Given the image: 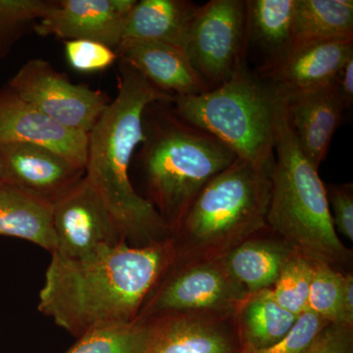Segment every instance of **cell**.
<instances>
[{
	"label": "cell",
	"instance_id": "obj_15",
	"mask_svg": "<svg viewBox=\"0 0 353 353\" xmlns=\"http://www.w3.org/2000/svg\"><path fill=\"white\" fill-rule=\"evenodd\" d=\"M3 182L54 203L85 176V169L43 146L0 145Z\"/></svg>",
	"mask_w": 353,
	"mask_h": 353
},
{
	"label": "cell",
	"instance_id": "obj_23",
	"mask_svg": "<svg viewBox=\"0 0 353 353\" xmlns=\"http://www.w3.org/2000/svg\"><path fill=\"white\" fill-rule=\"evenodd\" d=\"M299 316L281 307L269 289L250 294L234 313L245 352L276 345L289 333Z\"/></svg>",
	"mask_w": 353,
	"mask_h": 353
},
{
	"label": "cell",
	"instance_id": "obj_9",
	"mask_svg": "<svg viewBox=\"0 0 353 353\" xmlns=\"http://www.w3.org/2000/svg\"><path fill=\"white\" fill-rule=\"evenodd\" d=\"M185 53L209 90L228 80L246 60L243 0H211L201 6Z\"/></svg>",
	"mask_w": 353,
	"mask_h": 353
},
{
	"label": "cell",
	"instance_id": "obj_3",
	"mask_svg": "<svg viewBox=\"0 0 353 353\" xmlns=\"http://www.w3.org/2000/svg\"><path fill=\"white\" fill-rule=\"evenodd\" d=\"M143 131L139 161L148 201L173 236L199 192L238 157L219 139L181 119L167 102L148 106Z\"/></svg>",
	"mask_w": 353,
	"mask_h": 353
},
{
	"label": "cell",
	"instance_id": "obj_7",
	"mask_svg": "<svg viewBox=\"0 0 353 353\" xmlns=\"http://www.w3.org/2000/svg\"><path fill=\"white\" fill-rule=\"evenodd\" d=\"M248 296L227 270L222 257L173 263L146 299L138 320L174 312L231 314Z\"/></svg>",
	"mask_w": 353,
	"mask_h": 353
},
{
	"label": "cell",
	"instance_id": "obj_5",
	"mask_svg": "<svg viewBox=\"0 0 353 353\" xmlns=\"http://www.w3.org/2000/svg\"><path fill=\"white\" fill-rule=\"evenodd\" d=\"M270 172L241 158L199 192L173 234L174 263L220 259L267 229Z\"/></svg>",
	"mask_w": 353,
	"mask_h": 353
},
{
	"label": "cell",
	"instance_id": "obj_30",
	"mask_svg": "<svg viewBox=\"0 0 353 353\" xmlns=\"http://www.w3.org/2000/svg\"><path fill=\"white\" fill-rule=\"evenodd\" d=\"M327 190L330 212L334 229L353 241V190L352 183L331 185Z\"/></svg>",
	"mask_w": 353,
	"mask_h": 353
},
{
	"label": "cell",
	"instance_id": "obj_6",
	"mask_svg": "<svg viewBox=\"0 0 353 353\" xmlns=\"http://www.w3.org/2000/svg\"><path fill=\"white\" fill-rule=\"evenodd\" d=\"M282 97L243 61L232 76L196 95L175 97L174 112L219 139L236 155L271 171Z\"/></svg>",
	"mask_w": 353,
	"mask_h": 353
},
{
	"label": "cell",
	"instance_id": "obj_18",
	"mask_svg": "<svg viewBox=\"0 0 353 353\" xmlns=\"http://www.w3.org/2000/svg\"><path fill=\"white\" fill-rule=\"evenodd\" d=\"M201 6L187 0H141L128 16L122 41H159L185 52ZM121 44V43H120Z\"/></svg>",
	"mask_w": 353,
	"mask_h": 353
},
{
	"label": "cell",
	"instance_id": "obj_16",
	"mask_svg": "<svg viewBox=\"0 0 353 353\" xmlns=\"http://www.w3.org/2000/svg\"><path fill=\"white\" fill-rule=\"evenodd\" d=\"M116 52L165 94L190 97L209 90L187 53L176 46L159 41H123Z\"/></svg>",
	"mask_w": 353,
	"mask_h": 353
},
{
	"label": "cell",
	"instance_id": "obj_22",
	"mask_svg": "<svg viewBox=\"0 0 353 353\" xmlns=\"http://www.w3.org/2000/svg\"><path fill=\"white\" fill-rule=\"evenodd\" d=\"M296 0H248L246 50L250 44L265 54V64L289 53Z\"/></svg>",
	"mask_w": 353,
	"mask_h": 353
},
{
	"label": "cell",
	"instance_id": "obj_10",
	"mask_svg": "<svg viewBox=\"0 0 353 353\" xmlns=\"http://www.w3.org/2000/svg\"><path fill=\"white\" fill-rule=\"evenodd\" d=\"M53 231L52 253L68 259H85L125 241L108 206L85 176L53 203Z\"/></svg>",
	"mask_w": 353,
	"mask_h": 353
},
{
	"label": "cell",
	"instance_id": "obj_32",
	"mask_svg": "<svg viewBox=\"0 0 353 353\" xmlns=\"http://www.w3.org/2000/svg\"><path fill=\"white\" fill-rule=\"evenodd\" d=\"M334 83L345 106L350 109L353 103V57L343 65L334 78Z\"/></svg>",
	"mask_w": 353,
	"mask_h": 353
},
{
	"label": "cell",
	"instance_id": "obj_25",
	"mask_svg": "<svg viewBox=\"0 0 353 353\" xmlns=\"http://www.w3.org/2000/svg\"><path fill=\"white\" fill-rule=\"evenodd\" d=\"M314 262V259L296 252L285 265L275 284L269 289L272 299L292 314L299 316L307 310Z\"/></svg>",
	"mask_w": 353,
	"mask_h": 353
},
{
	"label": "cell",
	"instance_id": "obj_27",
	"mask_svg": "<svg viewBox=\"0 0 353 353\" xmlns=\"http://www.w3.org/2000/svg\"><path fill=\"white\" fill-rule=\"evenodd\" d=\"M345 274L334 270L326 262H314L312 282L309 290L307 310L331 324L340 325L341 294Z\"/></svg>",
	"mask_w": 353,
	"mask_h": 353
},
{
	"label": "cell",
	"instance_id": "obj_34",
	"mask_svg": "<svg viewBox=\"0 0 353 353\" xmlns=\"http://www.w3.org/2000/svg\"><path fill=\"white\" fill-rule=\"evenodd\" d=\"M3 170H2L1 162H0V187L3 185Z\"/></svg>",
	"mask_w": 353,
	"mask_h": 353
},
{
	"label": "cell",
	"instance_id": "obj_20",
	"mask_svg": "<svg viewBox=\"0 0 353 353\" xmlns=\"http://www.w3.org/2000/svg\"><path fill=\"white\" fill-rule=\"evenodd\" d=\"M0 236L28 241L52 253L53 202L3 183L0 187Z\"/></svg>",
	"mask_w": 353,
	"mask_h": 353
},
{
	"label": "cell",
	"instance_id": "obj_19",
	"mask_svg": "<svg viewBox=\"0 0 353 353\" xmlns=\"http://www.w3.org/2000/svg\"><path fill=\"white\" fill-rule=\"evenodd\" d=\"M259 234L222 256L227 270L250 294L271 289L297 252L280 236L277 240L259 238Z\"/></svg>",
	"mask_w": 353,
	"mask_h": 353
},
{
	"label": "cell",
	"instance_id": "obj_31",
	"mask_svg": "<svg viewBox=\"0 0 353 353\" xmlns=\"http://www.w3.org/2000/svg\"><path fill=\"white\" fill-rule=\"evenodd\" d=\"M304 353H353V327L328 325Z\"/></svg>",
	"mask_w": 353,
	"mask_h": 353
},
{
	"label": "cell",
	"instance_id": "obj_17",
	"mask_svg": "<svg viewBox=\"0 0 353 353\" xmlns=\"http://www.w3.org/2000/svg\"><path fill=\"white\" fill-rule=\"evenodd\" d=\"M285 102L299 148L319 169L347 110L345 102L334 82L315 92L290 97Z\"/></svg>",
	"mask_w": 353,
	"mask_h": 353
},
{
	"label": "cell",
	"instance_id": "obj_33",
	"mask_svg": "<svg viewBox=\"0 0 353 353\" xmlns=\"http://www.w3.org/2000/svg\"><path fill=\"white\" fill-rule=\"evenodd\" d=\"M340 325L353 327V277L345 274L341 299Z\"/></svg>",
	"mask_w": 353,
	"mask_h": 353
},
{
	"label": "cell",
	"instance_id": "obj_1",
	"mask_svg": "<svg viewBox=\"0 0 353 353\" xmlns=\"http://www.w3.org/2000/svg\"><path fill=\"white\" fill-rule=\"evenodd\" d=\"M176 256L173 238L145 246L121 241L81 260L52 253L39 311L76 338L136 321Z\"/></svg>",
	"mask_w": 353,
	"mask_h": 353
},
{
	"label": "cell",
	"instance_id": "obj_11",
	"mask_svg": "<svg viewBox=\"0 0 353 353\" xmlns=\"http://www.w3.org/2000/svg\"><path fill=\"white\" fill-rule=\"evenodd\" d=\"M234 313L174 312L148 318L146 353H245Z\"/></svg>",
	"mask_w": 353,
	"mask_h": 353
},
{
	"label": "cell",
	"instance_id": "obj_4",
	"mask_svg": "<svg viewBox=\"0 0 353 353\" xmlns=\"http://www.w3.org/2000/svg\"><path fill=\"white\" fill-rule=\"evenodd\" d=\"M275 154L267 227L309 259L347 263L352 254L334 229L326 187L299 148L283 97Z\"/></svg>",
	"mask_w": 353,
	"mask_h": 353
},
{
	"label": "cell",
	"instance_id": "obj_21",
	"mask_svg": "<svg viewBox=\"0 0 353 353\" xmlns=\"http://www.w3.org/2000/svg\"><path fill=\"white\" fill-rule=\"evenodd\" d=\"M348 39H353L352 0H296L290 51Z\"/></svg>",
	"mask_w": 353,
	"mask_h": 353
},
{
	"label": "cell",
	"instance_id": "obj_14",
	"mask_svg": "<svg viewBox=\"0 0 353 353\" xmlns=\"http://www.w3.org/2000/svg\"><path fill=\"white\" fill-rule=\"evenodd\" d=\"M88 136L51 120L21 99L11 88H0V145L43 146L85 169Z\"/></svg>",
	"mask_w": 353,
	"mask_h": 353
},
{
	"label": "cell",
	"instance_id": "obj_26",
	"mask_svg": "<svg viewBox=\"0 0 353 353\" xmlns=\"http://www.w3.org/2000/svg\"><path fill=\"white\" fill-rule=\"evenodd\" d=\"M53 3L51 0H0V61L34 29Z\"/></svg>",
	"mask_w": 353,
	"mask_h": 353
},
{
	"label": "cell",
	"instance_id": "obj_8",
	"mask_svg": "<svg viewBox=\"0 0 353 353\" xmlns=\"http://www.w3.org/2000/svg\"><path fill=\"white\" fill-rule=\"evenodd\" d=\"M6 85L51 120L87 134L110 103L106 92L72 83L43 58L26 62Z\"/></svg>",
	"mask_w": 353,
	"mask_h": 353
},
{
	"label": "cell",
	"instance_id": "obj_2",
	"mask_svg": "<svg viewBox=\"0 0 353 353\" xmlns=\"http://www.w3.org/2000/svg\"><path fill=\"white\" fill-rule=\"evenodd\" d=\"M173 99L120 59L117 95L88 134L85 180L108 206L123 240L132 246L172 238L170 228L152 202L134 190L130 166L137 148L145 141V109Z\"/></svg>",
	"mask_w": 353,
	"mask_h": 353
},
{
	"label": "cell",
	"instance_id": "obj_29",
	"mask_svg": "<svg viewBox=\"0 0 353 353\" xmlns=\"http://www.w3.org/2000/svg\"><path fill=\"white\" fill-rule=\"evenodd\" d=\"M331 324L320 316L306 310L297 317L289 333L268 348L245 353H304L320 333Z\"/></svg>",
	"mask_w": 353,
	"mask_h": 353
},
{
	"label": "cell",
	"instance_id": "obj_12",
	"mask_svg": "<svg viewBox=\"0 0 353 353\" xmlns=\"http://www.w3.org/2000/svg\"><path fill=\"white\" fill-rule=\"evenodd\" d=\"M137 0H60L34 25L39 37L85 39L117 50Z\"/></svg>",
	"mask_w": 353,
	"mask_h": 353
},
{
	"label": "cell",
	"instance_id": "obj_28",
	"mask_svg": "<svg viewBox=\"0 0 353 353\" xmlns=\"http://www.w3.org/2000/svg\"><path fill=\"white\" fill-rule=\"evenodd\" d=\"M64 50L70 66L81 73L103 71L118 59L117 52L112 48L85 39L65 41Z\"/></svg>",
	"mask_w": 353,
	"mask_h": 353
},
{
	"label": "cell",
	"instance_id": "obj_24",
	"mask_svg": "<svg viewBox=\"0 0 353 353\" xmlns=\"http://www.w3.org/2000/svg\"><path fill=\"white\" fill-rule=\"evenodd\" d=\"M148 336V322L137 319L92 330L65 353H146Z\"/></svg>",
	"mask_w": 353,
	"mask_h": 353
},
{
	"label": "cell",
	"instance_id": "obj_13",
	"mask_svg": "<svg viewBox=\"0 0 353 353\" xmlns=\"http://www.w3.org/2000/svg\"><path fill=\"white\" fill-rule=\"evenodd\" d=\"M353 57V39L326 41L290 50L254 71L284 99L331 85Z\"/></svg>",
	"mask_w": 353,
	"mask_h": 353
}]
</instances>
